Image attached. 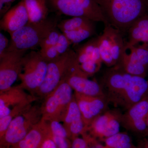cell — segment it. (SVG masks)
Instances as JSON below:
<instances>
[{"label": "cell", "instance_id": "6da1fadb", "mask_svg": "<svg viewBox=\"0 0 148 148\" xmlns=\"http://www.w3.org/2000/svg\"><path fill=\"white\" fill-rule=\"evenodd\" d=\"M109 103L127 110L148 96V80L115 66L108 68L99 82Z\"/></svg>", "mask_w": 148, "mask_h": 148}, {"label": "cell", "instance_id": "7a4b0ae2", "mask_svg": "<svg viewBox=\"0 0 148 148\" xmlns=\"http://www.w3.org/2000/svg\"><path fill=\"white\" fill-rule=\"evenodd\" d=\"M108 25L126 33L137 19L148 13L144 0H96Z\"/></svg>", "mask_w": 148, "mask_h": 148}, {"label": "cell", "instance_id": "3957f363", "mask_svg": "<svg viewBox=\"0 0 148 148\" xmlns=\"http://www.w3.org/2000/svg\"><path fill=\"white\" fill-rule=\"evenodd\" d=\"M56 18H47L38 23L28 22L10 35L9 45L6 51L33 49L38 47L51 31L57 27Z\"/></svg>", "mask_w": 148, "mask_h": 148}, {"label": "cell", "instance_id": "277c9868", "mask_svg": "<svg viewBox=\"0 0 148 148\" xmlns=\"http://www.w3.org/2000/svg\"><path fill=\"white\" fill-rule=\"evenodd\" d=\"M42 119L41 107L31 106L15 117L0 139L1 148H9L21 141Z\"/></svg>", "mask_w": 148, "mask_h": 148}, {"label": "cell", "instance_id": "5b68a950", "mask_svg": "<svg viewBox=\"0 0 148 148\" xmlns=\"http://www.w3.org/2000/svg\"><path fill=\"white\" fill-rule=\"evenodd\" d=\"M124 34L110 25H105L103 33L98 36L101 59L108 68L117 66L126 51Z\"/></svg>", "mask_w": 148, "mask_h": 148}, {"label": "cell", "instance_id": "8992f818", "mask_svg": "<svg viewBox=\"0 0 148 148\" xmlns=\"http://www.w3.org/2000/svg\"><path fill=\"white\" fill-rule=\"evenodd\" d=\"M48 63L39 51H32L26 53L22 71L18 76L21 80L18 85L32 95H36L45 78Z\"/></svg>", "mask_w": 148, "mask_h": 148}, {"label": "cell", "instance_id": "52a82bcc", "mask_svg": "<svg viewBox=\"0 0 148 148\" xmlns=\"http://www.w3.org/2000/svg\"><path fill=\"white\" fill-rule=\"evenodd\" d=\"M77 61L75 51L70 49L57 58L48 61L46 75L36 93L37 97L45 98L51 93L65 78Z\"/></svg>", "mask_w": 148, "mask_h": 148}, {"label": "cell", "instance_id": "ba28073f", "mask_svg": "<svg viewBox=\"0 0 148 148\" xmlns=\"http://www.w3.org/2000/svg\"><path fill=\"white\" fill-rule=\"evenodd\" d=\"M49 8L67 16H82L108 25L96 0H47Z\"/></svg>", "mask_w": 148, "mask_h": 148}, {"label": "cell", "instance_id": "9c48e42d", "mask_svg": "<svg viewBox=\"0 0 148 148\" xmlns=\"http://www.w3.org/2000/svg\"><path fill=\"white\" fill-rule=\"evenodd\" d=\"M73 89L65 78L56 88L45 98L41 107L42 119L62 122L69 104L74 97Z\"/></svg>", "mask_w": 148, "mask_h": 148}, {"label": "cell", "instance_id": "30bf717a", "mask_svg": "<svg viewBox=\"0 0 148 148\" xmlns=\"http://www.w3.org/2000/svg\"><path fill=\"white\" fill-rule=\"evenodd\" d=\"M27 50L6 51L0 56V92L13 86L22 71Z\"/></svg>", "mask_w": 148, "mask_h": 148}, {"label": "cell", "instance_id": "8fae6325", "mask_svg": "<svg viewBox=\"0 0 148 148\" xmlns=\"http://www.w3.org/2000/svg\"><path fill=\"white\" fill-rule=\"evenodd\" d=\"M122 114L119 108L109 109L96 117L88 126L86 132L103 142L120 132Z\"/></svg>", "mask_w": 148, "mask_h": 148}, {"label": "cell", "instance_id": "7c38bea8", "mask_svg": "<svg viewBox=\"0 0 148 148\" xmlns=\"http://www.w3.org/2000/svg\"><path fill=\"white\" fill-rule=\"evenodd\" d=\"M121 61L116 66L134 75L145 78L148 71V44L127 47Z\"/></svg>", "mask_w": 148, "mask_h": 148}, {"label": "cell", "instance_id": "4fadbf2b", "mask_svg": "<svg viewBox=\"0 0 148 148\" xmlns=\"http://www.w3.org/2000/svg\"><path fill=\"white\" fill-rule=\"evenodd\" d=\"M148 113V96L122 114L121 126L134 134L145 133L148 131L147 123Z\"/></svg>", "mask_w": 148, "mask_h": 148}, {"label": "cell", "instance_id": "5bb4252c", "mask_svg": "<svg viewBox=\"0 0 148 148\" xmlns=\"http://www.w3.org/2000/svg\"><path fill=\"white\" fill-rule=\"evenodd\" d=\"M66 81L75 92L93 96H106L100 83L90 80L81 70L77 62L65 77Z\"/></svg>", "mask_w": 148, "mask_h": 148}, {"label": "cell", "instance_id": "9a60e30c", "mask_svg": "<svg viewBox=\"0 0 148 148\" xmlns=\"http://www.w3.org/2000/svg\"><path fill=\"white\" fill-rule=\"evenodd\" d=\"M74 96L86 128L94 119L109 110L106 96H89L74 92Z\"/></svg>", "mask_w": 148, "mask_h": 148}, {"label": "cell", "instance_id": "2e32d148", "mask_svg": "<svg viewBox=\"0 0 148 148\" xmlns=\"http://www.w3.org/2000/svg\"><path fill=\"white\" fill-rule=\"evenodd\" d=\"M38 97L28 94L19 85L0 92V118L7 116L14 107L24 104H32Z\"/></svg>", "mask_w": 148, "mask_h": 148}, {"label": "cell", "instance_id": "e0dca14e", "mask_svg": "<svg viewBox=\"0 0 148 148\" xmlns=\"http://www.w3.org/2000/svg\"><path fill=\"white\" fill-rule=\"evenodd\" d=\"M29 22L27 9L21 0L2 16L0 21V29L10 36Z\"/></svg>", "mask_w": 148, "mask_h": 148}, {"label": "cell", "instance_id": "ac0fdd59", "mask_svg": "<svg viewBox=\"0 0 148 148\" xmlns=\"http://www.w3.org/2000/svg\"><path fill=\"white\" fill-rule=\"evenodd\" d=\"M62 122L72 140L86 132L85 124L75 96L69 104Z\"/></svg>", "mask_w": 148, "mask_h": 148}, {"label": "cell", "instance_id": "d6986e66", "mask_svg": "<svg viewBox=\"0 0 148 148\" xmlns=\"http://www.w3.org/2000/svg\"><path fill=\"white\" fill-rule=\"evenodd\" d=\"M49 135L48 123L42 119L21 141L9 148H40Z\"/></svg>", "mask_w": 148, "mask_h": 148}, {"label": "cell", "instance_id": "ffe728a7", "mask_svg": "<svg viewBox=\"0 0 148 148\" xmlns=\"http://www.w3.org/2000/svg\"><path fill=\"white\" fill-rule=\"evenodd\" d=\"M126 47L138 45L140 42L148 44V13L133 23L127 32Z\"/></svg>", "mask_w": 148, "mask_h": 148}, {"label": "cell", "instance_id": "44dd1931", "mask_svg": "<svg viewBox=\"0 0 148 148\" xmlns=\"http://www.w3.org/2000/svg\"><path fill=\"white\" fill-rule=\"evenodd\" d=\"M75 52L79 64L90 61L103 64L98 47V36L92 38L81 46Z\"/></svg>", "mask_w": 148, "mask_h": 148}, {"label": "cell", "instance_id": "7402d4cb", "mask_svg": "<svg viewBox=\"0 0 148 148\" xmlns=\"http://www.w3.org/2000/svg\"><path fill=\"white\" fill-rule=\"evenodd\" d=\"M27 9L29 22L38 23L48 18L49 7L47 0H22Z\"/></svg>", "mask_w": 148, "mask_h": 148}, {"label": "cell", "instance_id": "603a6c76", "mask_svg": "<svg viewBox=\"0 0 148 148\" xmlns=\"http://www.w3.org/2000/svg\"><path fill=\"white\" fill-rule=\"evenodd\" d=\"M103 148H137L127 132H119L103 141Z\"/></svg>", "mask_w": 148, "mask_h": 148}, {"label": "cell", "instance_id": "cb8c5ba5", "mask_svg": "<svg viewBox=\"0 0 148 148\" xmlns=\"http://www.w3.org/2000/svg\"><path fill=\"white\" fill-rule=\"evenodd\" d=\"M95 21L82 16H75L58 23L57 28L61 32L74 31L95 24Z\"/></svg>", "mask_w": 148, "mask_h": 148}, {"label": "cell", "instance_id": "d4e9b609", "mask_svg": "<svg viewBox=\"0 0 148 148\" xmlns=\"http://www.w3.org/2000/svg\"><path fill=\"white\" fill-rule=\"evenodd\" d=\"M71 43L77 44L95 34V24L74 31L62 32Z\"/></svg>", "mask_w": 148, "mask_h": 148}, {"label": "cell", "instance_id": "484cf974", "mask_svg": "<svg viewBox=\"0 0 148 148\" xmlns=\"http://www.w3.org/2000/svg\"><path fill=\"white\" fill-rule=\"evenodd\" d=\"M32 105V104L27 103L16 106L11 110L8 115L0 118V139L4 135L12 120Z\"/></svg>", "mask_w": 148, "mask_h": 148}, {"label": "cell", "instance_id": "4316f807", "mask_svg": "<svg viewBox=\"0 0 148 148\" xmlns=\"http://www.w3.org/2000/svg\"><path fill=\"white\" fill-rule=\"evenodd\" d=\"M61 33L57 27L51 31L40 44L39 47L40 48V50H45L49 48L55 46L58 42Z\"/></svg>", "mask_w": 148, "mask_h": 148}, {"label": "cell", "instance_id": "83f0119b", "mask_svg": "<svg viewBox=\"0 0 148 148\" xmlns=\"http://www.w3.org/2000/svg\"><path fill=\"white\" fill-rule=\"evenodd\" d=\"M71 44L69 39L62 33L55 46L58 54L60 56L68 51L70 49V46Z\"/></svg>", "mask_w": 148, "mask_h": 148}, {"label": "cell", "instance_id": "f1b7e54d", "mask_svg": "<svg viewBox=\"0 0 148 148\" xmlns=\"http://www.w3.org/2000/svg\"><path fill=\"white\" fill-rule=\"evenodd\" d=\"M71 148H90L87 140L82 136V138L78 137L72 140Z\"/></svg>", "mask_w": 148, "mask_h": 148}, {"label": "cell", "instance_id": "f546056e", "mask_svg": "<svg viewBox=\"0 0 148 148\" xmlns=\"http://www.w3.org/2000/svg\"><path fill=\"white\" fill-rule=\"evenodd\" d=\"M17 0H0V14L3 16L10 9L12 3Z\"/></svg>", "mask_w": 148, "mask_h": 148}, {"label": "cell", "instance_id": "4dcf8cb0", "mask_svg": "<svg viewBox=\"0 0 148 148\" xmlns=\"http://www.w3.org/2000/svg\"><path fill=\"white\" fill-rule=\"evenodd\" d=\"M10 42L5 35L1 32L0 33V56L5 52L8 47Z\"/></svg>", "mask_w": 148, "mask_h": 148}, {"label": "cell", "instance_id": "1f68e13d", "mask_svg": "<svg viewBox=\"0 0 148 148\" xmlns=\"http://www.w3.org/2000/svg\"><path fill=\"white\" fill-rule=\"evenodd\" d=\"M40 148H57L54 141L51 137L50 133L43 141Z\"/></svg>", "mask_w": 148, "mask_h": 148}, {"label": "cell", "instance_id": "d6a6232c", "mask_svg": "<svg viewBox=\"0 0 148 148\" xmlns=\"http://www.w3.org/2000/svg\"><path fill=\"white\" fill-rule=\"evenodd\" d=\"M137 148H148V143H147V144H146L145 147H141V146H139L138 147H137Z\"/></svg>", "mask_w": 148, "mask_h": 148}, {"label": "cell", "instance_id": "836d02e7", "mask_svg": "<svg viewBox=\"0 0 148 148\" xmlns=\"http://www.w3.org/2000/svg\"><path fill=\"white\" fill-rule=\"evenodd\" d=\"M144 1H145V2L146 4H147L148 7V0H144Z\"/></svg>", "mask_w": 148, "mask_h": 148}, {"label": "cell", "instance_id": "e575fe53", "mask_svg": "<svg viewBox=\"0 0 148 148\" xmlns=\"http://www.w3.org/2000/svg\"><path fill=\"white\" fill-rule=\"evenodd\" d=\"M147 127L148 128V115L147 116Z\"/></svg>", "mask_w": 148, "mask_h": 148}, {"label": "cell", "instance_id": "d590c367", "mask_svg": "<svg viewBox=\"0 0 148 148\" xmlns=\"http://www.w3.org/2000/svg\"><path fill=\"white\" fill-rule=\"evenodd\" d=\"M148 115V114H147V116Z\"/></svg>", "mask_w": 148, "mask_h": 148}]
</instances>
